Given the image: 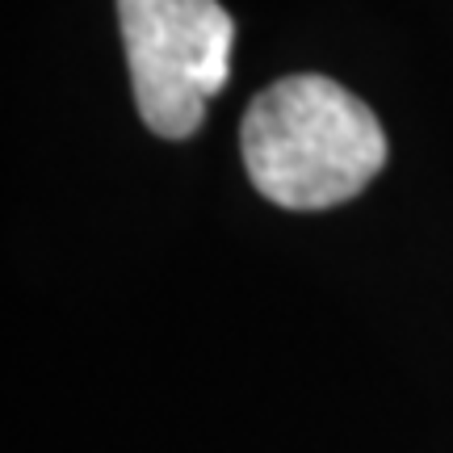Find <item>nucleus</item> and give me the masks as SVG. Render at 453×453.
Returning a JSON list of instances; mask_svg holds the SVG:
<instances>
[{
	"label": "nucleus",
	"instance_id": "nucleus-1",
	"mask_svg": "<svg viewBox=\"0 0 453 453\" xmlns=\"http://www.w3.org/2000/svg\"><path fill=\"white\" fill-rule=\"evenodd\" d=\"M243 168L286 211H324L357 197L387 164L373 110L327 76H290L260 93L240 127Z\"/></svg>",
	"mask_w": 453,
	"mask_h": 453
},
{
	"label": "nucleus",
	"instance_id": "nucleus-2",
	"mask_svg": "<svg viewBox=\"0 0 453 453\" xmlns=\"http://www.w3.org/2000/svg\"><path fill=\"white\" fill-rule=\"evenodd\" d=\"M118 21L143 122L164 139H189L226 84L235 21L219 0H118Z\"/></svg>",
	"mask_w": 453,
	"mask_h": 453
}]
</instances>
